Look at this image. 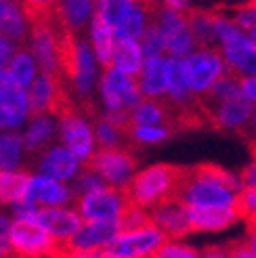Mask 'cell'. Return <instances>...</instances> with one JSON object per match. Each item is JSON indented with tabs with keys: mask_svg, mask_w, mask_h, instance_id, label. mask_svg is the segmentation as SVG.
<instances>
[{
	"mask_svg": "<svg viewBox=\"0 0 256 258\" xmlns=\"http://www.w3.org/2000/svg\"><path fill=\"white\" fill-rule=\"evenodd\" d=\"M181 170V166L170 164H156L141 170L124 187L126 200L141 206V208H153L156 204L174 196Z\"/></svg>",
	"mask_w": 256,
	"mask_h": 258,
	"instance_id": "obj_1",
	"label": "cell"
},
{
	"mask_svg": "<svg viewBox=\"0 0 256 258\" xmlns=\"http://www.w3.org/2000/svg\"><path fill=\"white\" fill-rule=\"evenodd\" d=\"M61 141L82 164H86L95 153V128L91 126V115L80 105H72L57 115Z\"/></svg>",
	"mask_w": 256,
	"mask_h": 258,
	"instance_id": "obj_2",
	"label": "cell"
},
{
	"mask_svg": "<svg viewBox=\"0 0 256 258\" xmlns=\"http://www.w3.org/2000/svg\"><path fill=\"white\" fill-rule=\"evenodd\" d=\"M137 156L124 147H101L93 158L84 164V168L95 170L107 185L124 189L137 172Z\"/></svg>",
	"mask_w": 256,
	"mask_h": 258,
	"instance_id": "obj_3",
	"label": "cell"
},
{
	"mask_svg": "<svg viewBox=\"0 0 256 258\" xmlns=\"http://www.w3.org/2000/svg\"><path fill=\"white\" fill-rule=\"evenodd\" d=\"M13 258H50L57 239L30 218H15L9 229Z\"/></svg>",
	"mask_w": 256,
	"mask_h": 258,
	"instance_id": "obj_4",
	"label": "cell"
},
{
	"mask_svg": "<svg viewBox=\"0 0 256 258\" xmlns=\"http://www.w3.org/2000/svg\"><path fill=\"white\" fill-rule=\"evenodd\" d=\"M153 25L162 32L164 40H166V50L172 57H187L196 50L198 42L196 36L189 28V19L187 13L174 11L168 7H160L153 9Z\"/></svg>",
	"mask_w": 256,
	"mask_h": 258,
	"instance_id": "obj_5",
	"label": "cell"
},
{
	"mask_svg": "<svg viewBox=\"0 0 256 258\" xmlns=\"http://www.w3.org/2000/svg\"><path fill=\"white\" fill-rule=\"evenodd\" d=\"M101 99L107 111H131L143 99V93L135 76L109 66L101 76Z\"/></svg>",
	"mask_w": 256,
	"mask_h": 258,
	"instance_id": "obj_6",
	"label": "cell"
},
{
	"mask_svg": "<svg viewBox=\"0 0 256 258\" xmlns=\"http://www.w3.org/2000/svg\"><path fill=\"white\" fill-rule=\"evenodd\" d=\"M166 241L164 233L158 227H145L139 231H126L118 233L107 246H103V252L107 258H151L162 243Z\"/></svg>",
	"mask_w": 256,
	"mask_h": 258,
	"instance_id": "obj_7",
	"label": "cell"
},
{
	"mask_svg": "<svg viewBox=\"0 0 256 258\" xmlns=\"http://www.w3.org/2000/svg\"><path fill=\"white\" fill-rule=\"evenodd\" d=\"M189 86L194 95H206L208 90L219 82L229 72L223 55H219L214 48H200L185 57Z\"/></svg>",
	"mask_w": 256,
	"mask_h": 258,
	"instance_id": "obj_8",
	"label": "cell"
},
{
	"mask_svg": "<svg viewBox=\"0 0 256 258\" xmlns=\"http://www.w3.org/2000/svg\"><path fill=\"white\" fill-rule=\"evenodd\" d=\"M76 204H78V212L84 221H118L128 200L124 189L105 185L78 196Z\"/></svg>",
	"mask_w": 256,
	"mask_h": 258,
	"instance_id": "obj_9",
	"label": "cell"
},
{
	"mask_svg": "<svg viewBox=\"0 0 256 258\" xmlns=\"http://www.w3.org/2000/svg\"><path fill=\"white\" fill-rule=\"evenodd\" d=\"M32 107L28 88L13 82L0 88V131H17L30 120Z\"/></svg>",
	"mask_w": 256,
	"mask_h": 258,
	"instance_id": "obj_10",
	"label": "cell"
},
{
	"mask_svg": "<svg viewBox=\"0 0 256 258\" xmlns=\"http://www.w3.org/2000/svg\"><path fill=\"white\" fill-rule=\"evenodd\" d=\"M151 223H153V227H158L162 231L164 237H168V239H178V237H185L191 233L187 206L174 196L153 206Z\"/></svg>",
	"mask_w": 256,
	"mask_h": 258,
	"instance_id": "obj_11",
	"label": "cell"
},
{
	"mask_svg": "<svg viewBox=\"0 0 256 258\" xmlns=\"http://www.w3.org/2000/svg\"><path fill=\"white\" fill-rule=\"evenodd\" d=\"M221 55L229 72L237 76H256V44L241 30L221 42Z\"/></svg>",
	"mask_w": 256,
	"mask_h": 258,
	"instance_id": "obj_12",
	"label": "cell"
},
{
	"mask_svg": "<svg viewBox=\"0 0 256 258\" xmlns=\"http://www.w3.org/2000/svg\"><path fill=\"white\" fill-rule=\"evenodd\" d=\"M202 107L208 115V122L216 124L219 128H227V131H237V128H244L248 124L250 118H254V107L252 103L241 99H233V101H225V103H216V105H210V103L204 101V97L200 95Z\"/></svg>",
	"mask_w": 256,
	"mask_h": 258,
	"instance_id": "obj_13",
	"label": "cell"
},
{
	"mask_svg": "<svg viewBox=\"0 0 256 258\" xmlns=\"http://www.w3.org/2000/svg\"><path fill=\"white\" fill-rule=\"evenodd\" d=\"M72 200L74 191L63 180H57L46 174H32L25 202L40 206V208H55V206H66Z\"/></svg>",
	"mask_w": 256,
	"mask_h": 258,
	"instance_id": "obj_14",
	"label": "cell"
},
{
	"mask_svg": "<svg viewBox=\"0 0 256 258\" xmlns=\"http://www.w3.org/2000/svg\"><path fill=\"white\" fill-rule=\"evenodd\" d=\"M80 160L66 145H50L44 151H40L38 158V172L53 176L57 180H72L80 172Z\"/></svg>",
	"mask_w": 256,
	"mask_h": 258,
	"instance_id": "obj_15",
	"label": "cell"
},
{
	"mask_svg": "<svg viewBox=\"0 0 256 258\" xmlns=\"http://www.w3.org/2000/svg\"><path fill=\"white\" fill-rule=\"evenodd\" d=\"M187 216L191 231H221L239 218L235 206H187Z\"/></svg>",
	"mask_w": 256,
	"mask_h": 258,
	"instance_id": "obj_16",
	"label": "cell"
},
{
	"mask_svg": "<svg viewBox=\"0 0 256 258\" xmlns=\"http://www.w3.org/2000/svg\"><path fill=\"white\" fill-rule=\"evenodd\" d=\"M118 233H120L118 221H86L68 239V243L76 250H97L107 246Z\"/></svg>",
	"mask_w": 256,
	"mask_h": 258,
	"instance_id": "obj_17",
	"label": "cell"
},
{
	"mask_svg": "<svg viewBox=\"0 0 256 258\" xmlns=\"http://www.w3.org/2000/svg\"><path fill=\"white\" fill-rule=\"evenodd\" d=\"M139 76V88L143 97L147 99H162L168 90V59L160 57H145L141 66Z\"/></svg>",
	"mask_w": 256,
	"mask_h": 258,
	"instance_id": "obj_18",
	"label": "cell"
},
{
	"mask_svg": "<svg viewBox=\"0 0 256 258\" xmlns=\"http://www.w3.org/2000/svg\"><path fill=\"white\" fill-rule=\"evenodd\" d=\"M0 34L19 44L30 38V17L17 0H0Z\"/></svg>",
	"mask_w": 256,
	"mask_h": 258,
	"instance_id": "obj_19",
	"label": "cell"
},
{
	"mask_svg": "<svg viewBox=\"0 0 256 258\" xmlns=\"http://www.w3.org/2000/svg\"><path fill=\"white\" fill-rule=\"evenodd\" d=\"M57 133V122L53 113H34L32 120H28L23 133V143L25 151L30 153H40L44 151Z\"/></svg>",
	"mask_w": 256,
	"mask_h": 258,
	"instance_id": "obj_20",
	"label": "cell"
},
{
	"mask_svg": "<svg viewBox=\"0 0 256 258\" xmlns=\"http://www.w3.org/2000/svg\"><path fill=\"white\" fill-rule=\"evenodd\" d=\"M166 101L170 105H187L196 99L194 90L189 86L187 63L185 57H170L168 59V90H166Z\"/></svg>",
	"mask_w": 256,
	"mask_h": 258,
	"instance_id": "obj_21",
	"label": "cell"
},
{
	"mask_svg": "<svg viewBox=\"0 0 256 258\" xmlns=\"http://www.w3.org/2000/svg\"><path fill=\"white\" fill-rule=\"evenodd\" d=\"M32 174L28 170H0V204L17 206L28 198Z\"/></svg>",
	"mask_w": 256,
	"mask_h": 258,
	"instance_id": "obj_22",
	"label": "cell"
},
{
	"mask_svg": "<svg viewBox=\"0 0 256 258\" xmlns=\"http://www.w3.org/2000/svg\"><path fill=\"white\" fill-rule=\"evenodd\" d=\"M91 44H93L97 61L103 68H109L113 61V48H116V34L97 13L91 19Z\"/></svg>",
	"mask_w": 256,
	"mask_h": 258,
	"instance_id": "obj_23",
	"label": "cell"
},
{
	"mask_svg": "<svg viewBox=\"0 0 256 258\" xmlns=\"http://www.w3.org/2000/svg\"><path fill=\"white\" fill-rule=\"evenodd\" d=\"M143 61H145V55H143V50H141L139 40L116 38V48H113V61H111L113 68H118L131 76H137L141 72Z\"/></svg>",
	"mask_w": 256,
	"mask_h": 258,
	"instance_id": "obj_24",
	"label": "cell"
},
{
	"mask_svg": "<svg viewBox=\"0 0 256 258\" xmlns=\"http://www.w3.org/2000/svg\"><path fill=\"white\" fill-rule=\"evenodd\" d=\"M59 15L70 30L80 32L95 17L93 0H59Z\"/></svg>",
	"mask_w": 256,
	"mask_h": 258,
	"instance_id": "obj_25",
	"label": "cell"
},
{
	"mask_svg": "<svg viewBox=\"0 0 256 258\" xmlns=\"http://www.w3.org/2000/svg\"><path fill=\"white\" fill-rule=\"evenodd\" d=\"M23 156V135H17L15 131H0V170H17Z\"/></svg>",
	"mask_w": 256,
	"mask_h": 258,
	"instance_id": "obj_26",
	"label": "cell"
},
{
	"mask_svg": "<svg viewBox=\"0 0 256 258\" xmlns=\"http://www.w3.org/2000/svg\"><path fill=\"white\" fill-rule=\"evenodd\" d=\"M189 28L196 36V42L202 48H212L219 38H216V28H214V13L206 11H187Z\"/></svg>",
	"mask_w": 256,
	"mask_h": 258,
	"instance_id": "obj_27",
	"label": "cell"
},
{
	"mask_svg": "<svg viewBox=\"0 0 256 258\" xmlns=\"http://www.w3.org/2000/svg\"><path fill=\"white\" fill-rule=\"evenodd\" d=\"M7 70H9V74L13 76V80H15L19 86L28 88L34 82V78L38 76V61H36L32 50L19 48L15 53V57L11 59Z\"/></svg>",
	"mask_w": 256,
	"mask_h": 258,
	"instance_id": "obj_28",
	"label": "cell"
},
{
	"mask_svg": "<svg viewBox=\"0 0 256 258\" xmlns=\"http://www.w3.org/2000/svg\"><path fill=\"white\" fill-rule=\"evenodd\" d=\"M131 120L137 126L166 124V107H164V103L151 101V99H141L137 105L131 109Z\"/></svg>",
	"mask_w": 256,
	"mask_h": 258,
	"instance_id": "obj_29",
	"label": "cell"
},
{
	"mask_svg": "<svg viewBox=\"0 0 256 258\" xmlns=\"http://www.w3.org/2000/svg\"><path fill=\"white\" fill-rule=\"evenodd\" d=\"M95 139L101 147H120L122 139H131L122 126H118L109 115H97L95 118Z\"/></svg>",
	"mask_w": 256,
	"mask_h": 258,
	"instance_id": "obj_30",
	"label": "cell"
},
{
	"mask_svg": "<svg viewBox=\"0 0 256 258\" xmlns=\"http://www.w3.org/2000/svg\"><path fill=\"white\" fill-rule=\"evenodd\" d=\"M118 225H120V233H126V231H139V229L151 227L153 223H151V214L145 212V208L128 202L118 218Z\"/></svg>",
	"mask_w": 256,
	"mask_h": 258,
	"instance_id": "obj_31",
	"label": "cell"
},
{
	"mask_svg": "<svg viewBox=\"0 0 256 258\" xmlns=\"http://www.w3.org/2000/svg\"><path fill=\"white\" fill-rule=\"evenodd\" d=\"M139 40H141L139 44H141V50H143L145 57H160L164 50H166L164 36H162V32L153 23L147 25V30L143 32V36H141Z\"/></svg>",
	"mask_w": 256,
	"mask_h": 258,
	"instance_id": "obj_32",
	"label": "cell"
},
{
	"mask_svg": "<svg viewBox=\"0 0 256 258\" xmlns=\"http://www.w3.org/2000/svg\"><path fill=\"white\" fill-rule=\"evenodd\" d=\"M170 135V128H166V126H137L133 124L131 128V139H135L137 143H162V141H166Z\"/></svg>",
	"mask_w": 256,
	"mask_h": 258,
	"instance_id": "obj_33",
	"label": "cell"
},
{
	"mask_svg": "<svg viewBox=\"0 0 256 258\" xmlns=\"http://www.w3.org/2000/svg\"><path fill=\"white\" fill-rule=\"evenodd\" d=\"M151 258H200V252L181 241H164Z\"/></svg>",
	"mask_w": 256,
	"mask_h": 258,
	"instance_id": "obj_34",
	"label": "cell"
},
{
	"mask_svg": "<svg viewBox=\"0 0 256 258\" xmlns=\"http://www.w3.org/2000/svg\"><path fill=\"white\" fill-rule=\"evenodd\" d=\"M235 210L239 218L250 221L256 216V187H244L235 196Z\"/></svg>",
	"mask_w": 256,
	"mask_h": 258,
	"instance_id": "obj_35",
	"label": "cell"
},
{
	"mask_svg": "<svg viewBox=\"0 0 256 258\" xmlns=\"http://www.w3.org/2000/svg\"><path fill=\"white\" fill-rule=\"evenodd\" d=\"M50 258H107L103 248L97 250H76L68 241H57V246L50 254Z\"/></svg>",
	"mask_w": 256,
	"mask_h": 258,
	"instance_id": "obj_36",
	"label": "cell"
},
{
	"mask_svg": "<svg viewBox=\"0 0 256 258\" xmlns=\"http://www.w3.org/2000/svg\"><path fill=\"white\" fill-rule=\"evenodd\" d=\"M107 183L103 178H101L95 170L91 168H84V172L78 176V180H76V187H74V200L78 198V196H84V193L88 191H95V189H101V187H105Z\"/></svg>",
	"mask_w": 256,
	"mask_h": 258,
	"instance_id": "obj_37",
	"label": "cell"
},
{
	"mask_svg": "<svg viewBox=\"0 0 256 258\" xmlns=\"http://www.w3.org/2000/svg\"><path fill=\"white\" fill-rule=\"evenodd\" d=\"M25 13H28L30 19L36 17H46L53 15V13L59 11V0H23Z\"/></svg>",
	"mask_w": 256,
	"mask_h": 258,
	"instance_id": "obj_38",
	"label": "cell"
},
{
	"mask_svg": "<svg viewBox=\"0 0 256 258\" xmlns=\"http://www.w3.org/2000/svg\"><path fill=\"white\" fill-rule=\"evenodd\" d=\"M233 21L239 25L241 30L244 28H254L256 25V0H250V3L241 5L235 9V15H233Z\"/></svg>",
	"mask_w": 256,
	"mask_h": 258,
	"instance_id": "obj_39",
	"label": "cell"
},
{
	"mask_svg": "<svg viewBox=\"0 0 256 258\" xmlns=\"http://www.w3.org/2000/svg\"><path fill=\"white\" fill-rule=\"evenodd\" d=\"M19 48H21V46H19V42L11 40V38H9V36H5V34H0V70L9 68L11 59L15 57V53H17Z\"/></svg>",
	"mask_w": 256,
	"mask_h": 258,
	"instance_id": "obj_40",
	"label": "cell"
},
{
	"mask_svg": "<svg viewBox=\"0 0 256 258\" xmlns=\"http://www.w3.org/2000/svg\"><path fill=\"white\" fill-rule=\"evenodd\" d=\"M9 229H11V221L5 214H0V258H13Z\"/></svg>",
	"mask_w": 256,
	"mask_h": 258,
	"instance_id": "obj_41",
	"label": "cell"
},
{
	"mask_svg": "<svg viewBox=\"0 0 256 258\" xmlns=\"http://www.w3.org/2000/svg\"><path fill=\"white\" fill-rule=\"evenodd\" d=\"M229 258H256L254 248L250 246V241H231L227 246Z\"/></svg>",
	"mask_w": 256,
	"mask_h": 258,
	"instance_id": "obj_42",
	"label": "cell"
},
{
	"mask_svg": "<svg viewBox=\"0 0 256 258\" xmlns=\"http://www.w3.org/2000/svg\"><path fill=\"white\" fill-rule=\"evenodd\" d=\"M241 97L256 105V76H246L241 80Z\"/></svg>",
	"mask_w": 256,
	"mask_h": 258,
	"instance_id": "obj_43",
	"label": "cell"
},
{
	"mask_svg": "<svg viewBox=\"0 0 256 258\" xmlns=\"http://www.w3.org/2000/svg\"><path fill=\"white\" fill-rule=\"evenodd\" d=\"M241 183H244V187H256V158L241 172Z\"/></svg>",
	"mask_w": 256,
	"mask_h": 258,
	"instance_id": "obj_44",
	"label": "cell"
},
{
	"mask_svg": "<svg viewBox=\"0 0 256 258\" xmlns=\"http://www.w3.org/2000/svg\"><path fill=\"white\" fill-rule=\"evenodd\" d=\"M200 258H229L227 246H210V248L204 250V254Z\"/></svg>",
	"mask_w": 256,
	"mask_h": 258,
	"instance_id": "obj_45",
	"label": "cell"
},
{
	"mask_svg": "<svg viewBox=\"0 0 256 258\" xmlns=\"http://www.w3.org/2000/svg\"><path fill=\"white\" fill-rule=\"evenodd\" d=\"M164 7L174 9V11H181V13H187L189 11V3H187V0H164Z\"/></svg>",
	"mask_w": 256,
	"mask_h": 258,
	"instance_id": "obj_46",
	"label": "cell"
},
{
	"mask_svg": "<svg viewBox=\"0 0 256 258\" xmlns=\"http://www.w3.org/2000/svg\"><path fill=\"white\" fill-rule=\"evenodd\" d=\"M248 36H250V40L256 44V25H254V28H250V34Z\"/></svg>",
	"mask_w": 256,
	"mask_h": 258,
	"instance_id": "obj_47",
	"label": "cell"
},
{
	"mask_svg": "<svg viewBox=\"0 0 256 258\" xmlns=\"http://www.w3.org/2000/svg\"><path fill=\"white\" fill-rule=\"evenodd\" d=\"M252 126H254V133H256V113H254V120H252Z\"/></svg>",
	"mask_w": 256,
	"mask_h": 258,
	"instance_id": "obj_48",
	"label": "cell"
},
{
	"mask_svg": "<svg viewBox=\"0 0 256 258\" xmlns=\"http://www.w3.org/2000/svg\"><path fill=\"white\" fill-rule=\"evenodd\" d=\"M145 3H153V0H145Z\"/></svg>",
	"mask_w": 256,
	"mask_h": 258,
	"instance_id": "obj_49",
	"label": "cell"
}]
</instances>
